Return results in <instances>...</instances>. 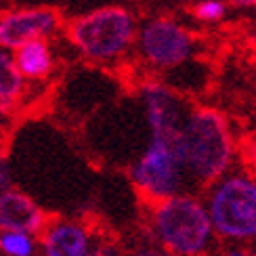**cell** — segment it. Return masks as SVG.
<instances>
[{
	"mask_svg": "<svg viewBox=\"0 0 256 256\" xmlns=\"http://www.w3.org/2000/svg\"><path fill=\"white\" fill-rule=\"evenodd\" d=\"M176 152L191 191L198 194L236 168L238 138L222 112L194 108L180 128Z\"/></svg>",
	"mask_w": 256,
	"mask_h": 256,
	"instance_id": "6da1fadb",
	"label": "cell"
},
{
	"mask_svg": "<svg viewBox=\"0 0 256 256\" xmlns=\"http://www.w3.org/2000/svg\"><path fill=\"white\" fill-rule=\"evenodd\" d=\"M147 236L172 256H210L218 242L204 200L194 191L149 204Z\"/></svg>",
	"mask_w": 256,
	"mask_h": 256,
	"instance_id": "7a4b0ae2",
	"label": "cell"
},
{
	"mask_svg": "<svg viewBox=\"0 0 256 256\" xmlns=\"http://www.w3.org/2000/svg\"><path fill=\"white\" fill-rule=\"evenodd\" d=\"M216 240L225 246L256 248V172L233 168L202 196Z\"/></svg>",
	"mask_w": 256,
	"mask_h": 256,
	"instance_id": "3957f363",
	"label": "cell"
},
{
	"mask_svg": "<svg viewBox=\"0 0 256 256\" xmlns=\"http://www.w3.org/2000/svg\"><path fill=\"white\" fill-rule=\"evenodd\" d=\"M136 19L124 6H101L72 19L66 34L84 59L116 63L128 55L136 38Z\"/></svg>",
	"mask_w": 256,
	"mask_h": 256,
	"instance_id": "277c9868",
	"label": "cell"
},
{
	"mask_svg": "<svg viewBox=\"0 0 256 256\" xmlns=\"http://www.w3.org/2000/svg\"><path fill=\"white\" fill-rule=\"evenodd\" d=\"M128 176L147 204L191 191L183 162L176 152V141L158 136H149L143 154L128 168Z\"/></svg>",
	"mask_w": 256,
	"mask_h": 256,
	"instance_id": "5b68a950",
	"label": "cell"
},
{
	"mask_svg": "<svg viewBox=\"0 0 256 256\" xmlns=\"http://www.w3.org/2000/svg\"><path fill=\"white\" fill-rule=\"evenodd\" d=\"M134 44L145 66L158 72L174 70L196 52L194 34L172 17H149L136 28Z\"/></svg>",
	"mask_w": 256,
	"mask_h": 256,
	"instance_id": "8992f818",
	"label": "cell"
},
{
	"mask_svg": "<svg viewBox=\"0 0 256 256\" xmlns=\"http://www.w3.org/2000/svg\"><path fill=\"white\" fill-rule=\"evenodd\" d=\"M145 120L149 126V136L176 141L189 112L194 105L185 101L178 92L162 82H145L141 86Z\"/></svg>",
	"mask_w": 256,
	"mask_h": 256,
	"instance_id": "52a82bcc",
	"label": "cell"
},
{
	"mask_svg": "<svg viewBox=\"0 0 256 256\" xmlns=\"http://www.w3.org/2000/svg\"><path fill=\"white\" fill-rule=\"evenodd\" d=\"M63 26L59 10L48 6L10 8L0 13V48L13 52L32 40H48Z\"/></svg>",
	"mask_w": 256,
	"mask_h": 256,
	"instance_id": "ba28073f",
	"label": "cell"
},
{
	"mask_svg": "<svg viewBox=\"0 0 256 256\" xmlns=\"http://www.w3.org/2000/svg\"><path fill=\"white\" fill-rule=\"evenodd\" d=\"M92 229L76 218H52L38 236L40 256H88L94 244Z\"/></svg>",
	"mask_w": 256,
	"mask_h": 256,
	"instance_id": "9c48e42d",
	"label": "cell"
},
{
	"mask_svg": "<svg viewBox=\"0 0 256 256\" xmlns=\"http://www.w3.org/2000/svg\"><path fill=\"white\" fill-rule=\"evenodd\" d=\"M46 222V212L21 189L0 194V231H24L38 238Z\"/></svg>",
	"mask_w": 256,
	"mask_h": 256,
	"instance_id": "30bf717a",
	"label": "cell"
},
{
	"mask_svg": "<svg viewBox=\"0 0 256 256\" xmlns=\"http://www.w3.org/2000/svg\"><path fill=\"white\" fill-rule=\"evenodd\" d=\"M13 63L24 80H44L55 70V57L48 40H32L10 52Z\"/></svg>",
	"mask_w": 256,
	"mask_h": 256,
	"instance_id": "8fae6325",
	"label": "cell"
},
{
	"mask_svg": "<svg viewBox=\"0 0 256 256\" xmlns=\"http://www.w3.org/2000/svg\"><path fill=\"white\" fill-rule=\"evenodd\" d=\"M26 92V80L19 76L10 52L0 48V97L19 103Z\"/></svg>",
	"mask_w": 256,
	"mask_h": 256,
	"instance_id": "7c38bea8",
	"label": "cell"
},
{
	"mask_svg": "<svg viewBox=\"0 0 256 256\" xmlns=\"http://www.w3.org/2000/svg\"><path fill=\"white\" fill-rule=\"evenodd\" d=\"M0 256H38V238L24 231H0Z\"/></svg>",
	"mask_w": 256,
	"mask_h": 256,
	"instance_id": "4fadbf2b",
	"label": "cell"
},
{
	"mask_svg": "<svg viewBox=\"0 0 256 256\" xmlns=\"http://www.w3.org/2000/svg\"><path fill=\"white\" fill-rule=\"evenodd\" d=\"M227 15V4L222 0H200L194 6V17L202 24H216Z\"/></svg>",
	"mask_w": 256,
	"mask_h": 256,
	"instance_id": "5bb4252c",
	"label": "cell"
},
{
	"mask_svg": "<svg viewBox=\"0 0 256 256\" xmlns=\"http://www.w3.org/2000/svg\"><path fill=\"white\" fill-rule=\"evenodd\" d=\"M88 256H126V250L112 240H94Z\"/></svg>",
	"mask_w": 256,
	"mask_h": 256,
	"instance_id": "9a60e30c",
	"label": "cell"
},
{
	"mask_svg": "<svg viewBox=\"0 0 256 256\" xmlns=\"http://www.w3.org/2000/svg\"><path fill=\"white\" fill-rule=\"evenodd\" d=\"M126 256H172V254H168L166 250L158 248L156 244L147 242V244H141V246H136L134 250L126 252Z\"/></svg>",
	"mask_w": 256,
	"mask_h": 256,
	"instance_id": "2e32d148",
	"label": "cell"
},
{
	"mask_svg": "<svg viewBox=\"0 0 256 256\" xmlns=\"http://www.w3.org/2000/svg\"><path fill=\"white\" fill-rule=\"evenodd\" d=\"M13 189V172H10V166L4 158H0V194Z\"/></svg>",
	"mask_w": 256,
	"mask_h": 256,
	"instance_id": "e0dca14e",
	"label": "cell"
},
{
	"mask_svg": "<svg viewBox=\"0 0 256 256\" xmlns=\"http://www.w3.org/2000/svg\"><path fill=\"white\" fill-rule=\"evenodd\" d=\"M17 105H19V103H13V101H8V99H4V97H0V120L10 118V116L15 114Z\"/></svg>",
	"mask_w": 256,
	"mask_h": 256,
	"instance_id": "ac0fdd59",
	"label": "cell"
},
{
	"mask_svg": "<svg viewBox=\"0 0 256 256\" xmlns=\"http://www.w3.org/2000/svg\"><path fill=\"white\" fill-rule=\"evenodd\" d=\"M248 256H256V248H250L248 250Z\"/></svg>",
	"mask_w": 256,
	"mask_h": 256,
	"instance_id": "d6986e66",
	"label": "cell"
},
{
	"mask_svg": "<svg viewBox=\"0 0 256 256\" xmlns=\"http://www.w3.org/2000/svg\"><path fill=\"white\" fill-rule=\"evenodd\" d=\"M0 158H2V141H0Z\"/></svg>",
	"mask_w": 256,
	"mask_h": 256,
	"instance_id": "ffe728a7",
	"label": "cell"
}]
</instances>
